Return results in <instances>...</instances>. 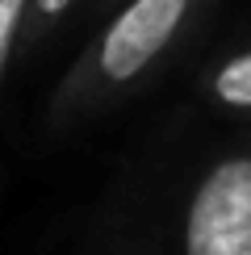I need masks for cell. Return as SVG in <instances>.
<instances>
[{"label":"cell","mask_w":251,"mask_h":255,"mask_svg":"<svg viewBox=\"0 0 251 255\" xmlns=\"http://www.w3.org/2000/svg\"><path fill=\"white\" fill-rule=\"evenodd\" d=\"M193 0H130L118 17L109 21V29L101 34L97 50H88V67L97 88H122L134 84L151 67L155 59L172 46V38L180 34L188 21Z\"/></svg>","instance_id":"6da1fadb"},{"label":"cell","mask_w":251,"mask_h":255,"mask_svg":"<svg viewBox=\"0 0 251 255\" xmlns=\"http://www.w3.org/2000/svg\"><path fill=\"white\" fill-rule=\"evenodd\" d=\"M184 255H251V155H235L197 184L184 214Z\"/></svg>","instance_id":"7a4b0ae2"},{"label":"cell","mask_w":251,"mask_h":255,"mask_svg":"<svg viewBox=\"0 0 251 255\" xmlns=\"http://www.w3.org/2000/svg\"><path fill=\"white\" fill-rule=\"evenodd\" d=\"M214 97L222 105H235V109H251V50H243V55H235L230 63L218 67Z\"/></svg>","instance_id":"3957f363"},{"label":"cell","mask_w":251,"mask_h":255,"mask_svg":"<svg viewBox=\"0 0 251 255\" xmlns=\"http://www.w3.org/2000/svg\"><path fill=\"white\" fill-rule=\"evenodd\" d=\"M25 13H29V0H0V71H4V63L21 38Z\"/></svg>","instance_id":"277c9868"},{"label":"cell","mask_w":251,"mask_h":255,"mask_svg":"<svg viewBox=\"0 0 251 255\" xmlns=\"http://www.w3.org/2000/svg\"><path fill=\"white\" fill-rule=\"evenodd\" d=\"M67 8H71V0H29V17H34L38 25H50V21H59Z\"/></svg>","instance_id":"5b68a950"}]
</instances>
